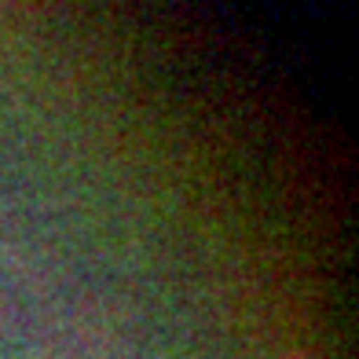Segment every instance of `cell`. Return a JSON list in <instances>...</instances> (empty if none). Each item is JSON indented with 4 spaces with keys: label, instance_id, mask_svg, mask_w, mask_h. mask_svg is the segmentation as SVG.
<instances>
[{
    "label": "cell",
    "instance_id": "6da1fadb",
    "mask_svg": "<svg viewBox=\"0 0 359 359\" xmlns=\"http://www.w3.org/2000/svg\"><path fill=\"white\" fill-rule=\"evenodd\" d=\"M29 341V308L22 290L0 275V359H19Z\"/></svg>",
    "mask_w": 359,
    "mask_h": 359
}]
</instances>
